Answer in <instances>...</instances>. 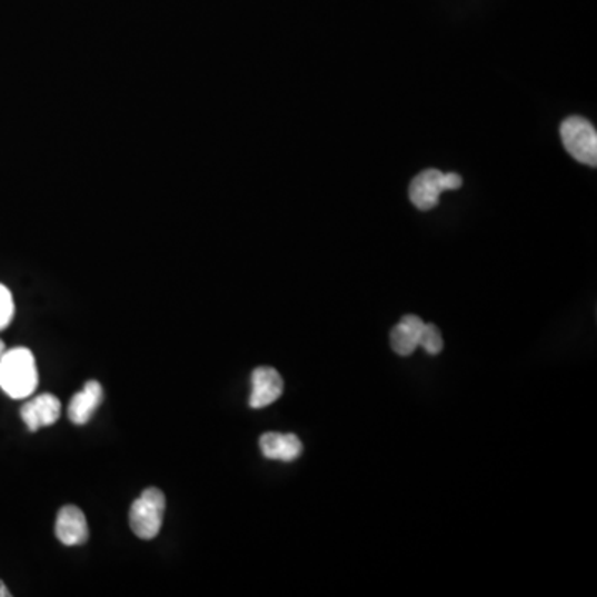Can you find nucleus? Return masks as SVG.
I'll list each match as a JSON object with an SVG mask.
<instances>
[{
  "label": "nucleus",
  "instance_id": "obj_9",
  "mask_svg": "<svg viewBox=\"0 0 597 597\" xmlns=\"http://www.w3.org/2000/svg\"><path fill=\"white\" fill-rule=\"evenodd\" d=\"M103 400V389L97 380H90L86 384L83 390H80L76 397L70 400L69 418L73 425L89 424L90 418L96 414Z\"/></svg>",
  "mask_w": 597,
  "mask_h": 597
},
{
  "label": "nucleus",
  "instance_id": "obj_4",
  "mask_svg": "<svg viewBox=\"0 0 597 597\" xmlns=\"http://www.w3.org/2000/svg\"><path fill=\"white\" fill-rule=\"evenodd\" d=\"M461 187V177L457 173L444 175L438 170L421 171L410 183V201L421 211H430L440 202L444 191H455Z\"/></svg>",
  "mask_w": 597,
  "mask_h": 597
},
{
  "label": "nucleus",
  "instance_id": "obj_10",
  "mask_svg": "<svg viewBox=\"0 0 597 597\" xmlns=\"http://www.w3.org/2000/svg\"><path fill=\"white\" fill-rule=\"evenodd\" d=\"M424 324V320L418 316L401 317L400 322L390 332V346L398 356L408 357L415 352Z\"/></svg>",
  "mask_w": 597,
  "mask_h": 597
},
{
  "label": "nucleus",
  "instance_id": "obj_7",
  "mask_svg": "<svg viewBox=\"0 0 597 597\" xmlns=\"http://www.w3.org/2000/svg\"><path fill=\"white\" fill-rule=\"evenodd\" d=\"M56 535L66 546H82L89 541V525L82 509L73 505L63 506L57 516Z\"/></svg>",
  "mask_w": 597,
  "mask_h": 597
},
{
  "label": "nucleus",
  "instance_id": "obj_5",
  "mask_svg": "<svg viewBox=\"0 0 597 597\" xmlns=\"http://www.w3.org/2000/svg\"><path fill=\"white\" fill-rule=\"evenodd\" d=\"M62 414V404L52 394H40L27 401L20 408V417L30 431L40 430L43 427L57 424Z\"/></svg>",
  "mask_w": 597,
  "mask_h": 597
},
{
  "label": "nucleus",
  "instance_id": "obj_13",
  "mask_svg": "<svg viewBox=\"0 0 597 597\" xmlns=\"http://www.w3.org/2000/svg\"><path fill=\"white\" fill-rule=\"evenodd\" d=\"M0 597H10L9 589L3 585V581H0Z\"/></svg>",
  "mask_w": 597,
  "mask_h": 597
},
{
  "label": "nucleus",
  "instance_id": "obj_11",
  "mask_svg": "<svg viewBox=\"0 0 597 597\" xmlns=\"http://www.w3.org/2000/svg\"><path fill=\"white\" fill-rule=\"evenodd\" d=\"M418 346L424 347L430 356H437L444 349V339L440 330L434 324H424L420 336H418Z\"/></svg>",
  "mask_w": 597,
  "mask_h": 597
},
{
  "label": "nucleus",
  "instance_id": "obj_8",
  "mask_svg": "<svg viewBox=\"0 0 597 597\" xmlns=\"http://www.w3.org/2000/svg\"><path fill=\"white\" fill-rule=\"evenodd\" d=\"M259 447L268 460L295 461L302 454V441L295 434L268 431L259 438Z\"/></svg>",
  "mask_w": 597,
  "mask_h": 597
},
{
  "label": "nucleus",
  "instance_id": "obj_3",
  "mask_svg": "<svg viewBox=\"0 0 597 597\" xmlns=\"http://www.w3.org/2000/svg\"><path fill=\"white\" fill-rule=\"evenodd\" d=\"M561 141L576 161L596 167L597 131L591 121L583 117L566 118L561 123Z\"/></svg>",
  "mask_w": 597,
  "mask_h": 597
},
{
  "label": "nucleus",
  "instance_id": "obj_1",
  "mask_svg": "<svg viewBox=\"0 0 597 597\" xmlns=\"http://www.w3.org/2000/svg\"><path fill=\"white\" fill-rule=\"evenodd\" d=\"M39 386L36 357L27 347L3 350L0 356V389L13 400L32 396Z\"/></svg>",
  "mask_w": 597,
  "mask_h": 597
},
{
  "label": "nucleus",
  "instance_id": "obj_12",
  "mask_svg": "<svg viewBox=\"0 0 597 597\" xmlns=\"http://www.w3.org/2000/svg\"><path fill=\"white\" fill-rule=\"evenodd\" d=\"M16 314V304H13L12 292L0 285V330H6L12 322Z\"/></svg>",
  "mask_w": 597,
  "mask_h": 597
},
{
  "label": "nucleus",
  "instance_id": "obj_14",
  "mask_svg": "<svg viewBox=\"0 0 597 597\" xmlns=\"http://www.w3.org/2000/svg\"><path fill=\"white\" fill-rule=\"evenodd\" d=\"M3 350H6V344H3L2 340H0V356H2Z\"/></svg>",
  "mask_w": 597,
  "mask_h": 597
},
{
  "label": "nucleus",
  "instance_id": "obj_6",
  "mask_svg": "<svg viewBox=\"0 0 597 597\" xmlns=\"http://www.w3.org/2000/svg\"><path fill=\"white\" fill-rule=\"evenodd\" d=\"M252 392L249 407L265 408L275 404L285 392V380L272 367H258L251 377Z\"/></svg>",
  "mask_w": 597,
  "mask_h": 597
},
{
  "label": "nucleus",
  "instance_id": "obj_2",
  "mask_svg": "<svg viewBox=\"0 0 597 597\" xmlns=\"http://www.w3.org/2000/svg\"><path fill=\"white\" fill-rule=\"evenodd\" d=\"M167 498L158 488H147L130 508L131 531L140 539L157 538L163 525Z\"/></svg>",
  "mask_w": 597,
  "mask_h": 597
}]
</instances>
